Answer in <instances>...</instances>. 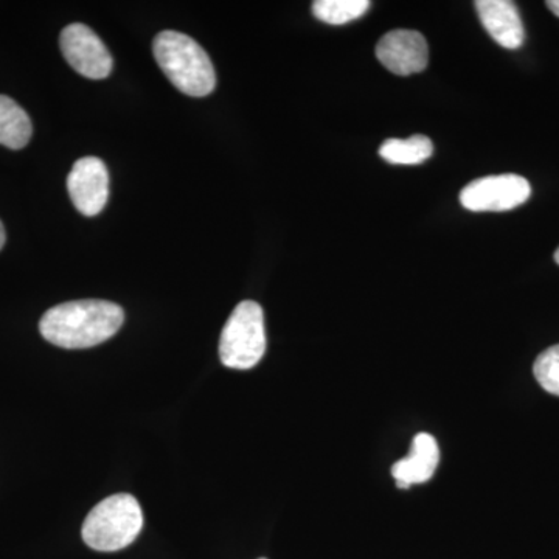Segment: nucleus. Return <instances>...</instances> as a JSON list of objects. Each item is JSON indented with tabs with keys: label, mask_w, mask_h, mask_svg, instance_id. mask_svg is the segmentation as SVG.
Listing matches in <instances>:
<instances>
[{
	"label": "nucleus",
	"mask_w": 559,
	"mask_h": 559,
	"mask_svg": "<svg viewBox=\"0 0 559 559\" xmlns=\"http://www.w3.org/2000/svg\"><path fill=\"white\" fill-rule=\"evenodd\" d=\"M33 134L31 117L16 102L0 95V145L10 150L27 146Z\"/></svg>",
	"instance_id": "9b49d317"
},
{
	"label": "nucleus",
	"mask_w": 559,
	"mask_h": 559,
	"mask_svg": "<svg viewBox=\"0 0 559 559\" xmlns=\"http://www.w3.org/2000/svg\"><path fill=\"white\" fill-rule=\"evenodd\" d=\"M70 200L84 216H97L109 198V173L98 157H83L68 178Z\"/></svg>",
	"instance_id": "0eeeda50"
},
{
	"label": "nucleus",
	"mask_w": 559,
	"mask_h": 559,
	"mask_svg": "<svg viewBox=\"0 0 559 559\" xmlns=\"http://www.w3.org/2000/svg\"><path fill=\"white\" fill-rule=\"evenodd\" d=\"M60 47L66 61L80 75L103 80L112 70V57L103 40L84 24H72L61 33Z\"/></svg>",
	"instance_id": "423d86ee"
},
{
	"label": "nucleus",
	"mask_w": 559,
	"mask_h": 559,
	"mask_svg": "<svg viewBox=\"0 0 559 559\" xmlns=\"http://www.w3.org/2000/svg\"><path fill=\"white\" fill-rule=\"evenodd\" d=\"M555 261H557V263L559 264V248L557 252H555Z\"/></svg>",
	"instance_id": "f3484780"
},
{
	"label": "nucleus",
	"mask_w": 559,
	"mask_h": 559,
	"mask_svg": "<svg viewBox=\"0 0 559 559\" xmlns=\"http://www.w3.org/2000/svg\"><path fill=\"white\" fill-rule=\"evenodd\" d=\"M547 9L551 11V13L555 14V16L559 17V0H549V2L546 3Z\"/></svg>",
	"instance_id": "2eb2a0df"
},
{
	"label": "nucleus",
	"mask_w": 559,
	"mask_h": 559,
	"mask_svg": "<svg viewBox=\"0 0 559 559\" xmlns=\"http://www.w3.org/2000/svg\"><path fill=\"white\" fill-rule=\"evenodd\" d=\"M154 58L176 90L190 97H205L216 86V73L209 55L183 33L165 31L153 43Z\"/></svg>",
	"instance_id": "f03ea898"
},
{
	"label": "nucleus",
	"mask_w": 559,
	"mask_h": 559,
	"mask_svg": "<svg viewBox=\"0 0 559 559\" xmlns=\"http://www.w3.org/2000/svg\"><path fill=\"white\" fill-rule=\"evenodd\" d=\"M143 527V513L131 495H114L92 509L84 521V543L97 551H119L138 538Z\"/></svg>",
	"instance_id": "7ed1b4c3"
},
{
	"label": "nucleus",
	"mask_w": 559,
	"mask_h": 559,
	"mask_svg": "<svg viewBox=\"0 0 559 559\" xmlns=\"http://www.w3.org/2000/svg\"><path fill=\"white\" fill-rule=\"evenodd\" d=\"M5 229H3L2 221H0V250H2L3 245H5Z\"/></svg>",
	"instance_id": "dca6fc26"
},
{
	"label": "nucleus",
	"mask_w": 559,
	"mask_h": 559,
	"mask_svg": "<svg viewBox=\"0 0 559 559\" xmlns=\"http://www.w3.org/2000/svg\"><path fill=\"white\" fill-rule=\"evenodd\" d=\"M440 462L439 443L430 433H418L412 441L411 454L392 466V476L400 488L425 484L436 474Z\"/></svg>",
	"instance_id": "9d476101"
},
{
	"label": "nucleus",
	"mask_w": 559,
	"mask_h": 559,
	"mask_svg": "<svg viewBox=\"0 0 559 559\" xmlns=\"http://www.w3.org/2000/svg\"><path fill=\"white\" fill-rule=\"evenodd\" d=\"M485 31L503 49H520L525 39L524 24L516 3L510 0H477L474 3Z\"/></svg>",
	"instance_id": "1a4fd4ad"
},
{
	"label": "nucleus",
	"mask_w": 559,
	"mask_h": 559,
	"mask_svg": "<svg viewBox=\"0 0 559 559\" xmlns=\"http://www.w3.org/2000/svg\"><path fill=\"white\" fill-rule=\"evenodd\" d=\"M532 187L518 175L488 176L473 180L460 193V202L471 212H509L528 201Z\"/></svg>",
	"instance_id": "39448f33"
},
{
	"label": "nucleus",
	"mask_w": 559,
	"mask_h": 559,
	"mask_svg": "<svg viewBox=\"0 0 559 559\" xmlns=\"http://www.w3.org/2000/svg\"><path fill=\"white\" fill-rule=\"evenodd\" d=\"M123 322V310L112 301L76 300L50 308L40 319L39 331L57 347L81 349L110 340Z\"/></svg>",
	"instance_id": "f257e3e1"
},
{
	"label": "nucleus",
	"mask_w": 559,
	"mask_h": 559,
	"mask_svg": "<svg viewBox=\"0 0 559 559\" xmlns=\"http://www.w3.org/2000/svg\"><path fill=\"white\" fill-rule=\"evenodd\" d=\"M266 352L263 308L257 301H241L224 325L219 359L227 369H253Z\"/></svg>",
	"instance_id": "20e7f679"
},
{
	"label": "nucleus",
	"mask_w": 559,
	"mask_h": 559,
	"mask_svg": "<svg viewBox=\"0 0 559 559\" xmlns=\"http://www.w3.org/2000/svg\"><path fill=\"white\" fill-rule=\"evenodd\" d=\"M377 57L395 75H414L428 68V40L419 32L392 31L378 43Z\"/></svg>",
	"instance_id": "6e6552de"
},
{
	"label": "nucleus",
	"mask_w": 559,
	"mask_h": 559,
	"mask_svg": "<svg viewBox=\"0 0 559 559\" xmlns=\"http://www.w3.org/2000/svg\"><path fill=\"white\" fill-rule=\"evenodd\" d=\"M369 9V0H316L312 3V14L330 25H344L359 20Z\"/></svg>",
	"instance_id": "ddd939ff"
},
{
	"label": "nucleus",
	"mask_w": 559,
	"mask_h": 559,
	"mask_svg": "<svg viewBox=\"0 0 559 559\" xmlns=\"http://www.w3.org/2000/svg\"><path fill=\"white\" fill-rule=\"evenodd\" d=\"M536 381L550 395L559 396V345L540 353L533 366Z\"/></svg>",
	"instance_id": "4468645a"
},
{
	"label": "nucleus",
	"mask_w": 559,
	"mask_h": 559,
	"mask_svg": "<svg viewBox=\"0 0 559 559\" xmlns=\"http://www.w3.org/2000/svg\"><path fill=\"white\" fill-rule=\"evenodd\" d=\"M260 559H264V558H260Z\"/></svg>",
	"instance_id": "a211bd4d"
},
{
	"label": "nucleus",
	"mask_w": 559,
	"mask_h": 559,
	"mask_svg": "<svg viewBox=\"0 0 559 559\" xmlns=\"http://www.w3.org/2000/svg\"><path fill=\"white\" fill-rule=\"evenodd\" d=\"M432 154V140L419 134L406 140L389 139L380 146V156L392 165H419Z\"/></svg>",
	"instance_id": "f8f14e48"
}]
</instances>
